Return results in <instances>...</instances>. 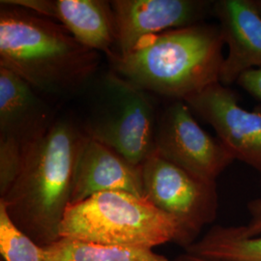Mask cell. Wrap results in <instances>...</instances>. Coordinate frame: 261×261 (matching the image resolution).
Listing matches in <instances>:
<instances>
[{"label": "cell", "instance_id": "cell-6", "mask_svg": "<svg viewBox=\"0 0 261 261\" xmlns=\"http://www.w3.org/2000/svg\"><path fill=\"white\" fill-rule=\"evenodd\" d=\"M144 197L179 224L178 246L199 239L218 213L216 182L198 177L154 152L140 166Z\"/></svg>", "mask_w": 261, "mask_h": 261}, {"label": "cell", "instance_id": "cell-15", "mask_svg": "<svg viewBox=\"0 0 261 261\" xmlns=\"http://www.w3.org/2000/svg\"><path fill=\"white\" fill-rule=\"evenodd\" d=\"M185 252L221 261H261V234L246 236L238 226L215 225Z\"/></svg>", "mask_w": 261, "mask_h": 261}, {"label": "cell", "instance_id": "cell-19", "mask_svg": "<svg viewBox=\"0 0 261 261\" xmlns=\"http://www.w3.org/2000/svg\"><path fill=\"white\" fill-rule=\"evenodd\" d=\"M236 84L252 97L261 101V68L246 71L239 76Z\"/></svg>", "mask_w": 261, "mask_h": 261}, {"label": "cell", "instance_id": "cell-4", "mask_svg": "<svg viewBox=\"0 0 261 261\" xmlns=\"http://www.w3.org/2000/svg\"><path fill=\"white\" fill-rule=\"evenodd\" d=\"M59 237L154 250L168 243L177 245L180 227L146 197L112 191L69 206Z\"/></svg>", "mask_w": 261, "mask_h": 261}, {"label": "cell", "instance_id": "cell-1", "mask_svg": "<svg viewBox=\"0 0 261 261\" xmlns=\"http://www.w3.org/2000/svg\"><path fill=\"white\" fill-rule=\"evenodd\" d=\"M99 65L100 54L58 22L1 3L0 67L19 75L38 93L73 97L89 85Z\"/></svg>", "mask_w": 261, "mask_h": 261}, {"label": "cell", "instance_id": "cell-2", "mask_svg": "<svg viewBox=\"0 0 261 261\" xmlns=\"http://www.w3.org/2000/svg\"><path fill=\"white\" fill-rule=\"evenodd\" d=\"M87 137L72 118L57 117L28 150L19 176L0 198L12 221L40 247L60 238L59 227L71 202L76 165Z\"/></svg>", "mask_w": 261, "mask_h": 261}, {"label": "cell", "instance_id": "cell-20", "mask_svg": "<svg viewBox=\"0 0 261 261\" xmlns=\"http://www.w3.org/2000/svg\"><path fill=\"white\" fill-rule=\"evenodd\" d=\"M169 261H221L216 260V259H209V258H205V257H201L198 256L196 254L190 253V252H183L181 254L177 255L176 257H174L173 259Z\"/></svg>", "mask_w": 261, "mask_h": 261}, {"label": "cell", "instance_id": "cell-17", "mask_svg": "<svg viewBox=\"0 0 261 261\" xmlns=\"http://www.w3.org/2000/svg\"><path fill=\"white\" fill-rule=\"evenodd\" d=\"M25 152L16 142L0 140V198L9 192L22 168Z\"/></svg>", "mask_w": 261, "mask_h": 261}, {"label": "cell", "instance_id": "cell-16", "mask_svg": "<svg viewBox=\"0 0 261 261\" xmlns=\"http://www.w3.org/2000/svg\"><path fill=\"white\" fill-rule=\"evenodd\" d=\"M0 252L3 261H45L43 250L19 229L0 202Z\"/></svg>", "mask_w": 261, "mask_h": 261}, {"label": "cell", "instance_id": "cell-12", "mask_svg": "<svg viewBox=\"0 0 261 261\" xmlns=\"http://www.w3.org/2000/svg\"><path fill=\"white\" fill-rule=\"evenodd\" d=\"M213 9L228 47L220 84L228 87L246 71L261 68V14L256 1L251 0H220Z\"/></svg>", "mask_w": 261, "mask_h": 261}, {"label": "cell", "instance_id": "cell-3", "mask_svg": "<svg viewBox=\"0 0 261 261\" xmlns=\"http://www.w3.org/2000/svg\"><path fill=\"white\" fill-rule=\"evenodd\" d=\"M224 43L220 28L197 23L144 38L113 71L149 93L185 102L220 83Z\"/></svg>", "mask_w": 261, "mask_h": 261}, {"label": "cell", "instance_id": "cell-8", "mask_svg": "<svg viewBox=\"0 0 261 261\" xmlns=\"http://www.w3.org/2000/svg\"><path fill=\"white\" fill-rule=\"evenodd\" d=\"M185 103L210 124L235 160L261 173V109L247 111L229 87L212 84Z\"/></svg>", "mask_w": 261, "mask_h": 261}, {"label": "cell", "instance_id": "cell-13", "mask_svg": "<svg viewBox=\"0 0 261 261\" xmlns=\"http://www.w3.org/2000/svg\"><path fill=\"white\" fill-rule=\"evenodd\" d=\"M112 191L144 196L140 166L130 164L116 151L88 136L77 161L70 205Z\"/></svg>", "mask_w": 261, "mask_h": 261}, {"label": "cell", "instance_id": "cell-18", "mask_svg": "<svg viewBox=\"0 0 261 261\" xmlns=\"http://www.w3.org/2000/svg\"><path fill=\"white\" fill-rule=\"evenodd\" d=\"M250 213L249 223L238 225L241 233L246 236H256L261 234V198L253 199L248 204Z\"/></svg>", "mask_w": 261, "mask_h": 261}, {"label": "cell", "instance_id": "cell-5", "mask_svg": "<svg viewBox=\"0 0 261 261\" xmlns=\"http://www.w3.org/2000/svg\"><path fill=\"white\" fill-rule=\"evenodd\" d=\"M98 89L84 132L140 167L155 152L159 112L151 93L114 71L103 75Z\"/></svg>", "mask_w": 261, "mask_h": 261}, {"label": "cell", "instance_id": "cell-9", "mask_svg": "<svg viewBox=\"0 0 261 261\" xmlns=\"http://www.w3.org/2000/svg\"><path fill=\"white\" fill-rule=\"evenodd\" d=\"M116 56H125L144 38L197 24L209 2L196 0H113Z\"/></svg>", "mask_w": 261, "mask_h": 261}, {"label": "cell", "instance_id": "cell-22", "mask_svg": "<svg viewBox=\"0 0 261 261\" xmlns=\"http://www.w3.org/2000/svg\"><path fill=\"white\" fill-rule=\"evenodd\" d=\"M1 261H3V260H1Z\"/></svg>", "mask_w": 261, "mask_h": 261}, {"label": "cell", "instance_id": "cell-7", "mask_svg": "<svg viewBox=\"0 0 261 261\" xmlns=\"http://www.w3.org/2000/svg\"><path fill=\"white\" fill-rule=\"evenodd\" d=\"M155 152L207 181L216 182L235 158L220 140L196 122L183 101H172L158 113Z\"/></svg>", "mask_w": 261, "mask_h": 261}, {"label": "cell", "instance_id": "cell-21", "mask_svg": "<svg viewBox=\"0 0 261 261\" xmlns=\"http://www.w3.org/2000/svg\"><path fill=\"white\" fill-rule=\"evenodd\" d=\"M256 4H257V7H258L261 14V1H256Z\"/></svg>", "mask_w": 261, "mask_h": 261}, {"label": "cell", "instance_id": "cell-11", "mask_svg": "<svg viewBox=\"0 0 261 261\" xmlns=\"http://www.w3.org/2000/svg\"><path fill=\"white\" fill-rule=\"evenodd\" d=\"M58 116L24 80L0 67V140L16 142L27 153Z\"/></svg>", "mask_w": 261, "mask_h": 261}, {"label": "cell", "instance_id": "cell-10", "mask_svg": "<svg viewBox=\"0 0 261 261\" xmlns=\"http://www.w3.org/2000/svg\"><path fill=\"white\" fill-rule=\"evenodd\" d=\"M61 24L85 47L109 57L116 48L117 29L111 1L103 0H1Z\"/></svg>", "mask_w": 261, "mask_h": 261}, {"label": "cell", "instance_id": "cell-14", "mask_svg": "<svg viewBox=\"0 0 261 261\" xmlns=\"http://www.w3.org/2000/svg\"><path fill=\"white\" fill-rule=\"evenodd\" d=\"M45 261H169L153 249L130 248L60 237L42 247Z\"/></svg>", "mask_w": 261, "mask_h": 261}]
</instances>
